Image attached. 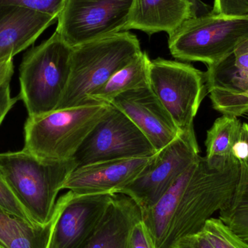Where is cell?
Returning <instances> with one entry per match:
<instances>
[{
    "label": "cell",
    "instance_id": "6da1fadb",
    "mask_svg": "<svg viewBox=\"0 0 248 248\" xmlns=\"http://www.w3.org/2000/svg\"><path fill=\"white\" fill-rule=\"evenodd\" d=\"M240 163L232 157L198 160L150 209L141 213L155 248H173L199 232L211 216L227 206L238 183Z\"/></svg>",
    "mask_w": 248,
    "mask_h": 248
},
{
    "label": "cell",
    "instance_id": "7a4b0ae2",
    "mask_svg": "<svg viewBox=\"0 0 248 248\" xmlns=\"http://www.w3.org/2000/svg\"><path fill=\"white\" fill-rule=\"evenodd\" d=\"M141 52L138 39L128 31L72 47L71 77L57 110L101 104L90 98L91 93Z\"/></svg>",
    "mask_w": 248,
    "mask_h": 248
},
{
    "label": "cell",
    "instance_id": "3957f363",
    "mask_svg": "<svg viewBox=\"0 0 248 248\" xmlns=\"http://www.w3.org/2000/svg\"><path fill=\"white\" fill-rule=\"evenodd\" d=\"M77 167L73 159L41 158L24 150L0 153V170L32 221L46 225L52 221L57 196Z\"/></svg>",
    "mask_w": 248,
    "mask_h": 248
},
{
    "label": "cell",
    "instance_id": "277c9868",
    "mask_svg": "<svg viewBox=\"0 0 248 248\" xmlns=\"http://www.w3.org/2000/svg\"><path fill=\"white\" fill-rule=\"evenodd\" d=\"M72 47L56 31L23 58L19 97L29 117L57 110L71 77Z\"/></svg>",
    "mask_w": 248,
    "mask_h": 248
},
{
    "label": "cell",
    "instance_id": "5b68a950",
    "mask_svg": "<svg viewBox=\"0 0 248 248\" xmlns=\"http://www.w3.org/2000/svg\"><path fill=\"white\" fill-rule=\"evenodd\" d=\"M109 104L79 106L28 117L23 150L41 158H74L77 150L108 109Z\"/></svg>",
    "mask_w": 248,
    "mask_h": 248
},
{
    "label": "cell",
    "instance_id": "8992f818",
    "mask_svg": "<svg viewBox=\"0 0 248 248\" xmlns=\"http://www.w3.org/2000/svg\"><path fill=\"white\" fill-rule=\"evenodd\" d=\"M169 36L173 58L211 65L230 56L247 42L248 14L211 12L187 20Z\"/></svg>",
    "mask_w": 248,
    "mask_h": 248
},
{
    "label": "cell",
    "instance_id": "52a82bcc",
    "mask_svg": "<svg viewBox=\"0 0 248 248\" xmlns=\"http://www.w3.org/2000/svg\"><path fill=\"white\" fill-rule=\"evenodd\" d=\"M149 82L179 129L194 128L206 94L205 73L190 64L158 58L150 62Z\"/></svg>",
    "mask_w": 248,
    "mask_h": 248
},
{
    "label": "cell",
    "instance_id": "ba28073f",
    "mask_svg": "<svg viewBox=\"0 0 248 248\" xmlns=\"http://www.w3.org/2000/svg\"><path fill=\"white\" fill-rule=\"evenodd\" d=\"M199 156L195 129L181 131L173 141L150 157L140 176L119 193L130 197L141 212L150 209Z\"/></svg>",
    "mask_w": 248,
    "mask_h": 248
},
{
    "label": "cell",
    "instance_id": "9c48e42d",
    "mask_svg": "<svg viewBox=\"0 0 248 248\" xmlns=\"http://www.w3.org/2000/svg\"><path fill=\"white\" fill-rule=\"evenodd\" d=\"M157 153L148 139L120 110L109 104L74 156L77 167L108 160L152 157Z\"/></svg>",
    "mask_w": 248,
    "mask_h": 248
},
{
    "label": "cell",
    "instance_id": "30bf717a",
    "mask_svg": "<svg viewBox=\"0 0 248 248\" xmlns=\"http://www.w3.org/2000/svg\"><path fill=\"white\" fill-rule=\"evenodd\" d=\"M133 0H65L57 33L71 47L124 31Z\"/></svg>",
    "mask_w": 248,
    "mask_h": 248
},
{
    "label": "cell",
    "instance_id": "8fae6325",
    "mask_svg": "<svg viewBox=\"0 0 248 248\" xmlns=\"http://www.w3.org/2000/svg\"><path fill=\"white\" fill-rule=\"evenodd\" d=\"M113 194L81 195L69 190L56 202L48 248H81L93 235Z\"/></svg>",
    "mask_w": 248,
    "mask_h": 248
},
{
    "label": "cell",
    "instance_id": "7c38bea8",
    "mask_svg": "<svg viewBox=\"0 0 248 248\" xmlns=\"http://www.w3.org/2000/svg\"><path fill=\"white\" fill-rule=\"evenodd\" d=\"M206 90L213 108L222 115L240 117L248 113V47L207 65Z\"/></svg>",
    "mask_w": 248,
    "mask_h": 248
},
{
    "label": "cell",
    "instance_id": "4fadbf2b",
    "mask_svg": "<svg viewBox=\"0 0 248 248\" xmlns=\"http://www.w3.org/2000/svg\"><path fill=\"white\" fill-rule=\"evenodd\" d=\"M110 104L140 128L157 152L170 144L182 131L150 86L123 93Z\"/></svg>",
    "mask_w": 248,
    "mask_h": 248
},
{
    "label": "cell",
    "instance_id": "5bb4252c",
    "mask_svg": "<svg viewBox=\"0 0 248 248\" xmlns=\"http://www.w3.org/2000/svg\"><path fill=\"white\" fill-rule=\"evenodd\" d=\"M211 10L202 0H133L124 31L149 35L164 31L170 36L185 22Z\"/></svg>",
    "mask_w": 248,
    "mask_h": 248
},
{
    "label": "cell",
    "instance_id": "9a60e30c",
    "mask_svg": "<svg viewBox=\"0 0 248 248\" xmlns=\"http://www.w3.org/2000/svg\"><path fill=\"white\" fill-rule=\"evenodd\" d=\"M150 157L108 160L77 167L62 189L81 195L119 193L140 176Z\"/></svg>",
    "mask_w": 248,
    "mask_h": 248
},
{
    "label": "cell",
    "instance_id": "2e32d148",
    "mask_svg": "<svg viewBox=\"0 0 248 248\" xmlns=\"http://www.w3.org/2000/svg\"><path fill=\"white\" fill-rule=\"evenodd\" d=\"M55 19L23 7L0 6V61L33 45Z\"/></svg>",
    "mask_w": 248,
    "mask_h": 248
},
{
    "label": "cell",
    "instance_id": "e0dca14e",
    "mask_svg": "<svg viewBox=\"0 0 248 248\" xmlns=\"http://www.w3.org/2000/svg\"><path fill=\"white\" fill-rule=\"evenodd\" d=\"M140 220L141 210L130 197L113 194L100 224L81 248H121L128 243L131 229Z\"/></svg>",
    "mask_w": 248,
    "mask_h": 248
},
{
    "label": "cell",
    "instance_id": "ac0fdd59",
    "mask_svg": "<svg viewBox=\"0 0 248 248\" xmlns=\"http://www.w3.org/2000/svg\"><path fill=\"white\" fill-rule=\"evenodd\" d=\"M53 222L33 224L0 207V248H48Z\"/></svg>",
    "mask_w": 248,
    "mask_h": 248
},
{
    "label": "cell",
    "instance_id": "d6986e66",
    "mask_svg": "<svg viewBox=\"0 0 248 248\" xmlns=\"http://www.w3.org/2000/svg\"><path fill=\"white\" fill-rule=\"evenodd\" d=\"M150 62L151 60L147 52H141L140 56L118 71L106 84L93 91L90 98L96 103L110 104L123 93L150 86Z\"/></svg>",
    "mask_w": 248,
    "mask_h": 248
},
{
    "label": "cell",
    "instance_id": "ffe728a7",
    "mask_svg": "<svg viewBox=\"0 0 248 248\" xmlns=\"http://www.w3.org/2000/svg\"><path fill=\"white\" fill-rule=\"evenodd\" d=\"M242 123L238 118L222 115L207 131L205 145L208 159L230 156Z\"/></svg>",
    "mask_w": 248,
    "mask_h": 248
},
{
    "label": "cell",
    "instance_id": "44dd1931",
    "mask_svg": "<svg viewBox=\"0 0 248 248\" xmlns=\"http://www.w3.org/2000/svg\"><path fill=\"white\" fill-rule=\"evenodd\" d=\"M201 231L214 248H248V243L239 237L221 218H210Z\"/></svg>",
    "mask_w": 248,
    "mask_h": 248
},
{
    "label": "cell",
    "instance_id": "7402d4cb",
    "mask_svg": "<svg viewBox=\"0 0 248 248\" xmlns=\"http://www.w3.org/2000/svg\"><path fill=\"white\" fill-rule=\"evenodd\" d=\"M0 207L7 212L17 216L29 222L33 223L29 213L15 195L4 175L0 170Z\"/></svg>",
    "mask_w": 248,
    "mask_h": 248
},
{
    "label": "cell",
    "instance_id": "603a6c76",
    "mask_svg": "<svg viewBox=\"0 0 248 248\" xmlns=\"http://www.w3.org/2000/svg\"><path fill=\"white\" fill-rule=\"evenodd\" d=\"M65 0H0V6H16L39 13H45L58 19Z\"/></svg>",
    "mask_w": 248,
    "mask_h": 248
},
{
    "label": "cell",
    "instance_id": "cb8c5ba5",
    "mask_svg": "<svg viewBox=\"0 0 248 248\" xmlns=\"http://www.w3.org/2000/svg\"><path fill=\"white\" fill-rule=\"evenodd\" d=\"M219 218L239 237L248 243V194L247 205L245 208L233 211H220Z\"/></svg>",
    "mask_w": 248,
    "mask_h": 248
},
{
    "label": "cell",
    "instance_id": "d4e9b609",
    "mask_svg": "<svg viewBox=\"0 0 248 248\" xmlns=\"http://www.w3.org/2000/svg\"><path fill=\"white\" fill-rule=\"evenodd\" d=\"M213 13L216 14H248V0H214Z\"/></svg>",
    "mask_w": 248,
    "mask_h": 248
},
{
    "label": "cell",
    "instance_id": "484cf974",
    "mask_svg": "<svg viewBox=\"0 0 248 248\" xmlns=\"http://www.w3.org/2000/svg\"><path fill=\"white\" fill-rule=\"evenodd\" d=\"M230 155L240 163L248 162V123L242 124Z\"/></svg>",
    "mask_w": 248,
    "mask_h": 248
},
{
    "label": "cell",
    "instance_id": "4316f807",
    "mask_svg": "<svg viewBox=\"0 0 248 248\" xmlns=\"http://www.w3.org/2000/svg\"><path fill=\"white\" fill-rule=\"evenodd\" d=\"M131 248H155L150 234L142 220L134 224L129 236Z\"/></svg>",
    "mask_w": 248,
    "mask_h": 248
},
{
    "label": "cell",
    "instance_id": "83f0119b",
    "mask_svg": "<svg viewBox=\"0 0 248 248\" xmlns=\"http://www.w3.org/2000/svg\"><path fill=\"white\" fill-rule=\"evenodd\" d=\"M173 248H214L202 231L179 239Z\"/></svg>",
    "mask_w": 248,
    "mask_h": 248
},
{
    "label": "cell",
    "instance_id": "f1b7e54d",
    "mask_svg": "<svg viewBox=\"0 0 248 248\" xmlns=\"http://www.w3.org/2000/svg\"><path fill=\"white\" fill-rule=\"evenodd\" d=\"M10 81L3 84L0 87V125L2 123L8 112L11 110L20 97H12L10 94Z\"/></svg>",
    "mask_w": 248,
    "mask_h": 248
},
{
    "label": "cell",
    "instance_id": "f546056e",
    "mask_svg": "<svg viewBox=\"0 0 248 248\" xmlns=\"http://www.w3.org/2000/svg\"><path fill=\"white\" fill-rule=\"evenodd\" d=\"M13 69L14 68L12 57L0 61V87L7 81H11Z\"/></svg>",
    "mask_w": 248,
    "mask_h": 248
},
{
    "label": "cell",
    "instance_id": "4dcf8cb0",
    "mask_svg": "<svg viewBox=\"0 0 248 248\" xmlns=\"http://www.w3.org/2000/svg\"><path fill=\"white\" fill-rule=\"evenodd\" d=\"M121 248H131V247H130L129 240H128V243H125V244Z\"/></svg>",
    "mask_w": 248,
    "mask_h": 248
},
{
    "label": "cell",
    "instance_id": "1f68e13d",
    "mask_svg": "<svg viewBox=\"0 0 248 248\" xmlns=\"http://www.w3.org/2000/svg\"><path fill=\"white\" fill-rule=\"evenodd\" d=\"M243 44H244V45H246V46H247V47H248V40L247 41V42H245V43Z\"/></svg>",
    "mask_w": 248,
    "mask_h": 248
},
{
    "label": "cell",
    "instance_id": "d6a6232c",
    "mask_svg": "<svg viewBox=\"0 0 248 248\" xmlns=\"http://www.w3.org/2000/svg\"></svg>",
    "mask_w": 248,
    "mask_h": 248
}]
</instances>
